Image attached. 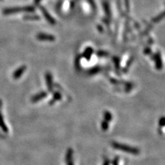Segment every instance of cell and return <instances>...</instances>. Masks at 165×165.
<instances>
[{
	"label": "cell",
	"instance_id": "1",
	"mask_svg": "<svg viewBox=\"0 0 165 165\" xmlns=\"http://www.w3.org/2000/svg\"><path fill=\"white\" fill-rule=\"evenodd\" d=\"M111 145H112V147L113 148L116 149L131 153V154H134V155H138V153H140V151H139V149H138L131 147L128 145H122V144H119L118 143H112Z\"/></svg>",
	"mask_w": 165,
	"mask_h": 165
},
{
	"label": "cell",
	"instance_id": "2",
	"mask_svg": "<svg viewBox=\"0 0 165 165\" xmlns=\"http://www.w3.org/2000/svg\"><path fill=\"white\" fill-rule=\"evenodd\" d=\"M34 10V8L32 6L23 7V8H12L4 10V14H5V15H10V14L18 13L22 12H33Z\"/></svg>",
	"mask_w": 165,
	"mask_h": 165
},
{
	"label": "cell",
	"instance_id": "3",
	"mask_svg": "<svg viewBox=\"0 0 165 165\" xmlns=\"http://www.w3.org/2000/svg\"><path fill=\"white\" fill-rule=\"evenodd\" d=\"M152 59L155 63V67L157 69H161L162 68V61L160 52H158L155 54L152 55Z\"/></svg>",
	"mask_w": 165,
	"mask_h": 165
},
{
	"label": "cell",
	"instance_id": "4",
	"mask_svg": "<svg viewBox=\"0 0 165 165\" xmlns=\"http://www.w3.org/2000/svg\"><path fill=\"white\" fill-rule=\"evenodd\" d=\"M37 39L40 41H53L55 40V37L54 36L51 35V34H39L37 36Z\"/></svg>",
	"mask_w": 165,
	"mask_h": 165
},
{
	"label": "cell",
	"instance_id": "5",
	"mask_svg": "<svg viewBox=\"0 0 165 165\" xmlns=\"http://www.w3.org/2000/svg\"><path fill=\"white\" fill-rule=\"evenodd\" d=\"M93 52H94V50H93V48L91 47H87L85 48V50H84V52L81 55V57L85 58V59H87V61H89L90 59V58H91L92 55L93 54Z\"/></svg>",
	"mask_w": 165,
	"mask_h": 165
},
{
	"label": "cell",
	"instance_id": "6",
	"mask_svg": "<svg viewBox=\"0 0 165 165\" xmlns=\"http://www.w3.org/2000/svg\"><path fill=\"white\" fill-rule=\"evenodd\" d=\"M41 11H42V13L44 15V17H46V19H47L48 22L51 24H55L56 22H55V19L52 17H51V15L48 13V11L46 10L45 8H43V7H41Z\"/></svg>",
	"mask_w": 165,
	"mask_h": 165
},
{
	"label": "cell",
	"instance_id": "7",
	"mask_svg": "<svg viewBox=\"0 0 165 165\" xmlns=\"http://www.w3.org/2000/svg\"><path fill=\"white\" fill-rule=\"evenodd\" d=\"M46 79L47 82V86L49 91L52 92L53 89V84H52V77L50 73H47L46 74Z\"/></svg>",
	"mask_w": 165,
	"mask_h": 165
},
{
	"label": "cell",
	"instance_id": "8",
	"mask_svg": "<svg viewBox=\"0 0 165 165\" xmlns=\"http://www.w3.org/2000/svg\"><path fill=\"white\" fill-rule=\"evenodd\" d=\"M46 96H47V93H46V92H41V93H39V94H37L36 96L32 97V101L34 102V103H35V102L40 101V100H41L42 99L45 98Z\"/></svg>",
	"mask_w": 165,
	"mask_h": 165
},
{
	"label": "cell",
	"instance_id": "9",
	"mask_svg": "<svg viewBox=\"0 0 165 165\" xmlns=\"http://www.w3.org/2000/svg\"><path fill=\"white\" fill-rule=\"evenodd\" d=\"M101 69H102V68L99 66L94 67H92V68L90 69V70L87 72V74H88V75H90V76L95 75V74H96L97 73L100 72L101 71Z\"/></svg>",
	"mask_w": 165,
	"mask_h": 165
},
{
	"label": "cell",
	"instance_id": "10",
	"mask_svg": "<svg viewBox=\"0 0 165 165\" xmlns=\"http://www.w3.org/2000/svg\"><path fill=\"white\" fill-rule=\"evenodd\" d=\"M25 69V66H22L19 68L17 71L15 72V73H14V78H15V79H17V78H19L22 75V74L24 72Z\"/></svg>",
	"mask_w": 165,
	"mask_h": 165
},
{
	"label": "cell",
	"instance_id": "11",
	"mask_svg": "<svg viewBox=\"0 0 165 165\" xmlns=\"http://www.w3.org/2000/svg\"><path fill=\"white\" fill-rule=\"evenodd\" d=\"M103 118H104V120L110 122L111 121V120H112V114H111L110 111H105L103 113Z\"/></svg>",
	"mask_w": 165,
	"mask_h": 165
},
{
	"label": "cell",
	"instance_id": "12",
	"mask_svg": "<svg viewBox=\"0 0 165 165\" xmlns=\"http://www.w3.org/2000/svg\"><path fill=\"white\" fill-rule=\"evenodd\" d=\"M113 63L115 64V67H116V68L118 69H120V59L119 58H118V57H113Z\"/></svg>",
	"mask_w": 165,
	"mask_h": 165
},
{
	"label": "cell",
	"instance_id": "13",
	"mask_svg": "<svg viewBox=\"0 0 165 165\" xmlns=\"http://www.w3.org/2000/svg\"><path fill=\"white\" fill-rule=\"evenodd\" d=\"M96 55L99 57H108L110 56L108 52H107L105 51H103V50L98 51V52H96Z\"/></svg>",
	"mask_w": 165,
	"mask_h": 165
},
{
	"label": "cell",
	"instance_id": "14",
	"mask_svg": "<svg viewBox=\"0 0 165 165\" xmlns=\"http://www.w3.org/2000/svg\"><path fill=\"white\" fill-rule=\"evenodd\" d=\"M134 57H132L131 58V59H130L128 61H127V65H126V67H125V68L123 69V72H127V71L128 70L129 68L130 67V66H131V65L133 63V62H134Z\"/></svg>",
	"mask_w": 165,
	"mask_h": 165
},
{
	"label": "cell",
	"instance_id": "15",
	"mask_svg": "<svg viewBox=\"0 0 165 165\" xmlns=\"http://www.w3.org/2000/svg\"><path fill=\"white\" fill-rule=\"evenodd\" d=\"M61 99V94L58 92H55L54 94V96H53V102H56L57 101H59V100H60ZM53 102H52V103H53ZM52 103H51V104H52Z\"/></svg>",
	"mask_w": 165,
	"mask_h": 165
},
{
	"label": "cell",
	"instance_id": "16",
	"mask_svg": "<svg viewBox=\"0 0 165 165\" xmlns=\"http://www.w3.org/2000/svg\"><path fill=\"white\" fill-rule=\"evenodd\" d=\"M101 128L103 131H106V130H108L109 128V122L103 120L101 122Z\"/></svg>",
	"mask_w": 165,
	"mask_h": 165
},
{
	"label": "cell",
	"instance_id": "17",
	"mask_svg": "<svg viewBox=\"0 0 165 165\" xmlns=\"http://www.w3.org/2000/svg\"><path fill=\"white\" fill-rule=\"evenodd\" d=\"M73 155V150L72 149H69L68 151L67 152V155H66V160H69L72 158Z\"/></svg>",
	"mask_w": 165,
	"mask_h": 165
},
{
	"label": "cell",
	"instance_id": "18",
	"mask_svg": "<svg viewBox=\"0 0 165 165\" xmlns=\"http://www.w3.org/2000/svg\"><path fill=\"white\" fill-rule=\"evenodd\" d=\"M165 17V12H164L163 13H162L161 15H159L158 16V17H155V19H153V22H155V23H157V22H158L160 20H161L162 18H164Z\"/></svg>",
	"mask_w": 165,
	"mask_h": 165
},
{
	"label": "cell",
	"instance_id": "19",
	"mask_svg": "<svg viewBox=\"0 0 165 165\" xmlns=\"http://www.w3.org/2000/svg\"><path fill=\"white\" fill-rule=\"evenodd\" d=\"M81 59V55H78L76 57L75 59V66L76 67H80V60Z\"/></svg>",
	"mask_w": 165,
	"mask_h": 165
},
{
	"label": "cell",
	"instance_id": "20",
	"mask_svg": "<svg viewBox=\"0 0 165 165\" xmlns=\"http://www.w3.org/2000/svg\"><path fill=\"white\" fill-rule=\"evenodd\" d=\"M2 116L1 115V111H0V126H1L4 130H6V131H7V129H6L5 125H4V123L3 122V118H2V116Z\"/></svg>",
	"mask_w": 165,
	"mask_h": 165
},
{
	"label": "cell",
	"instance_id": "21",
	"mask_svg": "<svg viewBox=\"0 0 165 165\" xmlns=\"http://www.w3.org/2000/svg\"><path fill=\"white\" fill-rule=\"evenodd\" d=\"M158 125L160 127L165 126V117H162L161 118H160V119L159 120Z\"/></svg>",
	"mask_w": 165,
	"mask_h": 165
},
{
	"label": "cell",
	"instance_id": "22",
	"mask_svg": "<svg viewBox=\"0 0 165 165\" xmlns=\"http://www.w3.org/2000/svg\"><path fill=\"white\" fill-rule=\"evenodd\" d=\"M144 53H145V55H151L152 54V50L150 49L149 48H146L145 50H144Z\"/></svg>",
	"mask_w": 165,
	"mask_h": 165
},
{
	"label": "cell",
	"instance_id": "23",
	"mask_svg": "<svg viewBox=\"0 0 165 165\" xmlns=\"http://www.w3.org/2000/svg\"><path fill=\"white\" fill-rule=\"evenodd\" d=\"M118 158H115L114 162H113V165H118Z\"/></svg>",
	"mask_w": 165,
	"mask_h": 165
},
{
	"label": "cell",
	"instance_id": "24",
	"mask_svg": "<svg viewBox=\"0 0 165 165\" xmlns=\"http://www.w3.org/2000/svg\"><path fill=\"white\" fill-rule=\"evenodd\" d=\"M109 164H110V162H109V160H106L105 161L103 165H109Z\"/></svg>",
	"mask_w": 165,
	"mask_h": 165
},
{
	"label": "cell",
	"instance_id": "25",
	"mask_svg": "<svg viewBox=\"0 0 165 165\" xmlns=\"http://www.w3.org/2000/svg\"><path fill=\"white\" fill-rule=\"evenodd\" d=\"M41 1V0H35V3L36 4H38V3H39V2H40Z\"/></svg>",
	"mask_w": 165,
	"mask_h": 165
},
{
	"label": "cell",
	"instance_id": "26",
	"mask_svg": "<svg viewBox=\"0 0 165 165\" xmlns=\"http://www.w3.org/2000/svg\"><path fill=\"white\" fill-rule=\"evenodd\" d=\"M69 165H74V164H73V162H70V163H69Z\"/></svg>",
	"mask_w": 165,
	"mask_h": 165
}]
</instances>
